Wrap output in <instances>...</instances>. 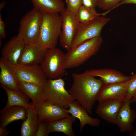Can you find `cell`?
<instances>
[{"instance_id":"cell-1","label":"cell","mask_w":136,"mask_h":136,"mask_svg":"<svg viewBox=\"0 0 136 136\" xmlns=\"http://www.w3.org/2000/svg\"><path fill=\"white\" fill-rule=\"evenodd\" d=\"M72 76L73 83L68 91L91 115L93 106L104 83L101 79H96L84 73H74Z\"/></svg>"},{"instance_id":"cell-2","label":"cell","mask_w":136,"mask_h":136,"mask_svg":"<svg viewBox=\"0 0 136 136\" xmlns=\"http://www.w3.org/2000/svg\"><path fill=\"white\" fill-rule=\"evenodd\" d=\"M62 23L59 13H43L37 45L46 49L56 48L61 33Z\"/></svg>"},{"instance_id":"cell-3","label":"cell","mask_w":136,"mask_h":136,"mask_svg":"<svg viewBox=\"0 0 136 136\" xmlns=\"http://www.w3.org/2000/svg\"><path fill=\"white\" fill-rule=\"evenodd\" d=\"M101 36L85 41L65 54V69L78 67L96 54L103 43Z\"/></svg>"},{"instance_id":"cell-4","label":"cell","mask_w":136,"mask_h":136,"mask_svg":"<svg viewBox=\"0 0 136 136\" xmlns=\"http://www.w3.org/2000/svg\"><path fill=\"white\" fill-rule=\"evenodd\" d=\"M43 15L42 12L33 7L21 19L17 35L23 39L25 44L37 45Z\"/></svg>"},{"instance_id":"cell-5","label":"cell","mask_w":136,"mask_h":136,"mask_svg":"<svg viewBox=\"0 0 136 136\" xmlns=\"http://www.w3.org/2000/svg\"><path fill=\"white\" fill-rule=\"evenodd\" d=\"M65 55L58 48L47 50L46 54L40 65L48 79H56L65 75Z\"/></svg>"},{"instance_id":"cell-6","label":"cell","mask_w":136,"mask_h":136,"mask_svg":"<svg viewBox=\"0 0 136 136\" xmlns=\"http://www.w3.org/2000/svg\"><path fill=\"white\" fill-rule=\"evenodd\" d=\"M64 80L60 78L48 79L45 87V101L57 105L64 108H69V104L75 100L65 89Z\"/></svg>"},{"instance_id":"cell-7","label":"cell","mask_w":136,"mask_h":136,"mask_svg":"<svg viewBox=\"0 0 136 136\" xmlns=\"http://www.w3.org/2000/svg\"><path fill=\"white\" fill-rule=\"evenodd\" d=\"M110 20L109 18L100 16L87 23H79L77 33L71 49L85 41L101 36L103 28Z\"/></svg>"},{"instance_id":"cell-8","label":"cell","mask_w":136,"mask_h":136,"mask_svg":"<svg viewBox=\"0 0 136 136\" xmlns=\"http://www.w3.org/2000/svg\"><path fill=\"white\" fill-rule=\"evenodd\" d=\"M62 18L61 30L59 39L60 45L67 51L71 50L76 35L79 22L75 15L66 9L60 13Z\"/></svg>"},{"instance_id":"cell-9","label":"cell","mask_w":136,"mask_h":136,"mask_svg":"<svg viewBox=\"0 0 136 136\" xmlns=\"http://www.w3.org/2000/svg\"><path fill=\"white\" fill-rule=\"evenodd\" d=\"M17 79L23 81L45 87L48 79L40 65H15Z\"/></svg>"},{"instance_id":"cell-10","label":"cell","mask_w":136,"mask_h":136,"mask_svg":"<svg viewBox=\"0 0 136 136\" xmlns=\"http://www.w3.org/2000/svg\"><path fill=\"white\" fill-rule=\"evenodd\" d=\"M33 105L38 116L39 123L42 121L51 123L67 117L70 115L66 109L47 101H44L37 105Z\"/></svg>"},{"instance_id":"cell-11","label":"cell","mask_w":136,"mask_h":136,"mask_svg":"<svg viewBox=\"0 0 136 136\" xmlns=\"http://www.w3.org/2000/svg\"><path fill=\"white\" fill-rule=\"evenodd\" d=\"M124 101L122 100L113 98L101 100L98 101L95 112L108 122L116 124L117 115Z\"/></svg>"},{"instance_id":"cell-12","label":"cell","mask_w":136,"mask_h":136,"mask_svg":"<svg viewBox=\"0 0 136 136\" xmlns=\"http://www.w3.org/2000/svg\"><path fill=\"white\" fill-rule=\"evenodd\" d=\"M47 50L35 44H25L17 65L40 64L44 60Z\"/></svg>"},{"instance_id":"cell-13","label":"cell","mask_w":136,"mask_h":136,"mask_svg":"<svg viewBox=\"0 0 136 136\" xmlns=\"http://www.w3.org/2000/svg\"><path fill=\"white\" fill-rule=\"evenodd\" d=\"M130 100L124 101L117 115L116 124L121 132L133 130L132 124L136 118V112L131 109Z\"/></svg>"},{"instance_id":"cell-14","label":"cell","mask_w":136,"mask_h":136,"mask_svg":"<svg viewBox=\"0 0 136 136\" xmlns=\"http://www.w3.org/2000/svg\"><path fill=\"white\" fill-rule=\"evenodd\" d=\"M25 45L23 39L18 35L13 37L2 49L1 57L17 65Z\"/></svg>"},{"instance_id":"cell-15","label":"cell","mask_w":136,"mask_h":136,"mask_svg":"<svg viewBox=\"0 0 136 136\" xmlns=\"http://www.w3.org/2000/svg\"><path fill=\"white\" fill-rule=\"evenodd\" d=\"M83 73L94 77H100L105 85L126 82L131 77V76L125 75L119 71L107 68L91 69Z\"/></svg>"},{"instance_id":"cell-16","label":"cell","mask_w":136,"mask_h":136,"mask_svg":"<svg viewBox=\"0 0 136 136\" xmlns=\"http://www.w3.org/2000/svg\"><path fill=\"white\" fill-rule=\"evenodd\" d=\"M0 83L12 90L19 91L14 65L2 58L0 59Z\"/></svg>"},{"instance_id":"cell-17","label":"cell","mask_w":136,"mask_h":136,"mask_svg":"<svg viewBox=\"0 0 136 136\" xmlns=\"http://www.w3.org/2000/svg\"><path fill=\"white\" fill-rule=\"evenodd\" d=\"M130 79L124 82L104 84L98 94L97 100L99 101L105 99L113 98L124 101L126 96Z\"/></svg>"},{"instance_id":"cell-18","label":"cell","mask_w":136,"mask_h":136,"mask_svg":"<svg viewBox=\"0 0 136 136\" xmlns=\"http://www.w3.org/2000/svg\"><path fill=\"white\" fill-rule=\"evenodd\" d=\"M67 111L79 120L80 133L82 132L84 126L87 124L93 127H98L100 125V120L90 117L88 114L86 109L76 100H74L69 104V108Z\"/></svg>"},{"instance_id":"cell-19","label":"cell","mask_w":136,"mask_h":136,"mask_svg":"<svg viewBox=\"0 0 136 136\" xmlns=\"http://www.w3.org/2000/svg\"><path fill=\"white\" fill-rule=\"evenodd\" d=\"M0 127L6 128L14 121H24L27 117V108L19 106L5 107L0 111Z\"/></svg>"},{"instance_id":"cell-20","label":"cell","mask_w":136,"mask_h":136,"mask_svg":"<svg viewBox=\"0 0 136 136\" xmlns=\"http://www.w3.org/2000/svg\"><path fill=\"white\" fill-rule=\"evenodd\" d=\"M18 86L19 89L31 99L33 105H37L45 101L46 97L45 87L19 81Z\"/></svg>"},{"instance_id":"cell-21","label":"cell","mask_w":136,"mask_h":136,"mask_svg":"<svg viewBox=\"0 0 136 136\" xmlns=\"http://www.w3.org/2000/svg\"><path fill=\"white\" fill-rule=\"evenodd\" d=\"M6 91L7 96V100L5 107L11 106H19L28 108L33 106L29 102L30 98L20 90L15 91L6 86L1 84Z\"/></svg>"},{"instance_id":"cell-22","label":"cell","mask_w":136,"mask_h":136,"mask_svg":"<svg viewBox=\"0 0 136 136\" xmlns=\"http://www.w3.org/2000/svg\"><path fill=\"white\" fill-rule=\"evenodd\" d=\"M26 119L23 121L21 129L22 136H35L39 124V117L33 106L27 108Z\"/></svg>"},{"instance_id":"cell-23","label":"cell","mask_w":136,"mask_h":136,"mask_svg":"<svg viewBox=\"0 0 136 136\" xmlns=\"http://www.w3.org/2000/svg\"><path fill=\"white\" fill-rule=\"evenodd\" d=\"M34 7L43 13L60 14L65 9L62 0H30Z\"/></svg>"},{"instance_id":"cell-24","label":"cell","mask_w":136,"mask_h":136,"mask_svg":"<svg viewBox=\"0 0 136 136\" xmlns=\"http://www.w3.org/2000/svg\"><path fill=\"white\" fill-rule=\"evenodd\" d=\"M76 118L72 115L56 121L48 123L50 133L60 132L67 136H74L75 134L72 128L73 123L76 121Z\"/></svg>"},{"instance_id":"cell-25","label":"cell","mask_w":136,"mask_h":136,"mask_svg":"<svg viewBox=\"0 0 136 136\" xmlns=\"http://www.w3.org/2000/svg\"><path fill=\"white\" fill-rule=\"evenodd\" d=\"M101 15L95 9L89 8L82 5L75 15L78 22L84 23L91 21Z\"/></svg>"},{"instance_id":"cell-26","label":"cell","mask_w":136,"mask_h":136,"mask_svg":"<svg viewBox=\"0 0 136 136\" xmlns=\"http://www.w3.org/2000/svg\"><path fill=\"white\" fill-rule=\"evenodd\" d=\"M123 0H98L97 6L99 9L107 11L101 13V15H105L116 7L117 5Z\"/></svg>"},{"instance_id":"cell-27","label":"cell","mask_w":136,"mask_h":136,"mask_svg":"<svg viewBox=\"0 0 136 136\" xmlns=\"http://www.w3.org/2000/svg\"><path fill=\"white\" fill-rule=\"evenodd\" d=\"M131 76L124 101L130 100L131 103H132L136 97V73Z\"/></svg>"},{"instance_id":"cell-28","label":"cell","mask_w":136,"mask_h":136,"mask_svg":"<svg viewBox=\"0 0 136 136\" xmlns=\"http://www.w3.org/2000/svg\"><path fill=\"white\" fill-rule=\"evenodd\" d=\"M65 2L66 9L75 15L82 5V0H65Z\"/></svg>"},{"instance_id":"cell-29","label":"cell","mask_w":136,"mask_h":136,"mask_svg":"<svg viewBox=\"0 0 136 136\" xmlns=\"http://www.w3.org/2000/svg\"><path fill=\"white\" fill-rule=\"evenodd\" d=\"M48 123L45 121L39 122L35 136H48L50 133L48 127Z\"/></svg>"},{"instance_id":"cell-30","label":"cell","mask_w":136,"mask_h":136,"mask_svg":"<svg viewBox=\"0 0 136 136\" xmlns=\"http://www.w3.org/2000/svg\"><path fill=\"white\" fill-rule=\"evenodd\" d=\"M82 5L89 8L95 9L97 7L98 0H82Z\"/></svg>"},{"instance_id":"cell-31","label":"cell","mask_w":136,"mask_h":136,"mask_svg":"<svg viewBox=\"0 0 136 136\" xmlns=\"http://www.w3.org/2000/svg\"><path fill=\"white\" fill-rule=\"evenodd\" d=\"M6 37L5 25L2 19L1 14L0 13V39H3Z\"/></svg>"},{"instance_id":"cell-32","label":"cell","mask_w":136,"mask_h":136,"mask_svg":"<svg viewBox=\"0 0 136 136\" xmlns=\"http://www.w3.org/2000/svg\"><path fill=\"white\" fill-rule=\"evenodd\" d=\"M11 132L10 130H8L6 128L0 127V136H6Z\"/></svg>"},{"instance_id":"cell-33","label":"cell","mask_w":136,"mask_h":136,"mask_svg":"<svg viewBox=\"0 0 136 136\" xmlns=\"http://www.w3.org/2000/svg\"><path fill=\"white\" fill-rule=\"evenodd\" d=\"M126 4H136V0H123L117 5L116 7L122 5Z\"/></svg>"},{"instance_id":"cell-34","label":"cell","mask_w":136,"mask_h":136,"mask_svg":"<svg viewBox=\"0 0 136 136\" xmlns=\"http://www.w3.org/2000/svg\"><path fill=\"white\" fill-rule=\"evenodd\" d=\"M6 2L5 1H3L0 3V11L1 12L2 9L5 6Z\"/></svg>"},{"instance_id":"cell-35","label":"cell","mask_w":136,"mask_h":136,"mask_svg":"<svg viewBox=\"0 0 136 136\" xmlns=\"http://www.w3.org/2000/svg\"><path fill=\"white\" fill-rule=\"evenodd\" d=\"M135 128L136 129L135 130H133L132 131L130 132V135L136 136V127Z\"/></svg>"},{"instance_id":"cell-36","label":"cell","mask_w":136,"mask_h":136,"mask_svg":"<svg viewBox=\"0 0 136 136\" xmlns=\"http://www.w3.org/2000/svg\"><path fill=\"white\" fill-rule=\"evenodd\" d=\"M133 102H135V103H136V97L135 98V99L134 100L133 103Z\"/></svg>"}]
</instances>
